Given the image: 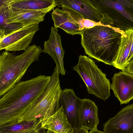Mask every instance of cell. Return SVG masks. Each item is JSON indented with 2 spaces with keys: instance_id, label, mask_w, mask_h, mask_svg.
<instances>
[{
  "instance_id": "1",
  "label": "cell",
  "mask_w": 133,
  "mask_h": 133,
  "mask_svg": "<svg viewBox=\"0 0 133 133\" xmlns=\"http://www.w3.org/2000/svg\"><path fill=\"white\" fill-rule=\"evenodd\" d=\"M50 77L40 75L21 81L3 96L0 100V126L17 123L45 91Z\"/></svg>"
},
{
  "instance_id": "2",
  "label": "cell",
  "mask_w": 133,
  "mask_h": 133,
  "mask_svg": "<svg viewBox=\"0 0 133 133\" xmlns=\"http://www.w3.org/2000/svg\"><path fill=\"white\" fill-rule=\"evenodd\" d=\"M124 31L109 25L85 28L81 34V44L85 53L98 62L111 65L117 56Z\"/></svg>"
},
{
  "instance_id": "3",
  "label": "cell",
  "mask_w": 133,
  "mask_h": 133,
  "mask_svg": "<svg viewBox=\"0 0 133 133\" xmlns=\"http://www.w3.org/2000/svg\"><path fill=\"white\" fill-rule=\"evenodd\" d=\"M43 50L34 44L17 55L5 51L0 56V96L13 88L24 75L31 65L39 61Z\"/></svg>"
},
{
  "instance_id": "4",
  "label": "cell",
  "mask_w": 133,
  "mask_h": 133,
  "mask_svg": "<svg viewBox=\"0 0 133 133\" xmlns=\"http://www.w3.org/2000/svg\"><path fill=\"white\" fill-rule=\"evenodd\" d=\"M59 73L56 66L44 92L31 105L18 119L17 122L40 119L42 123L59 109V99L62 90Z\"/></svg>"
},
{
  "instance_id": "5",
  "label": "cell",
  "mask_w": 133,
  "mask_h": 133,
  "mask_svg": "<svg viewBox=\"0 0 133 133\" xmlns=\"http://www.w3.org/2000/svg\"><path fill=\"white\" fill-rule=\"evenodd\" d=\"M101 14L103 25L125 31L133 30V0H90Z\"/></svg>"
},
{
  "instance_id": "6",
  "label": "cell",
  "mask_w": 133,
  "mask_h": 133,
  "mask_svg": "<svg viewBox=\"0 0 133 133\" xmlns=\"http://www.w3.org/2000/svg\"><path fill=\"white\" fill-rule=\"evenodd\" d=\"M73 69L85 83L89 94L94 95L104 101L110 96V81L93 60L85 55H80L78 63Z\"/></svg>"
},
{
  "instance_id": "7",
  "label": "cell",
  "mask_w": 133,
  "mask_h": 133,
  "mask_svg": "<svg viewBox=\"0 0 133 133\" xmlns=\"http://www.w3.org/2000/svg\"><path fill=\"white\" fill-rule=\"evenodd\" d=\"M39 23L31 22L0 40V50L8 51H25L29 46L36 33Z\"/></svg>"
},
{
  "instance_id": "8",
  "label": "cell",
  "mask_w": 133,
  "mask_h": 133,
  "mask_svg": "<svg viewBox=\"0 0 133 133\" xmlns=\"http://www.w3.org/2000/svg\"><path fill=\"white\" fill-rule=\"evenodd\" d=\"M103 127L105 133H133V104L122 108Z\"/></svg>"
},
{
  "instance_id": "9",
  "label": "cell",
  "mask_w": 133,
  "mask_h": 133,
  "mask_svg": "<svg viewBox=\"0 0 133 133\" xmlns=\"http://www.w3.org/2000/svg\"><path fill=\"white\" fill-rule=\"evenodd\" d=\"M82 99L75 95L72 89L65 88L61 94L59 104L73 129L80 128L79 110Z\"/></svg>"
},
{
  "instance_id": "10",
  "label": "cell",
  "mask_w": 133,
  "mask_h": 133,
  "mask_svg": "<svg viewBox=\"0 0 133 133\" xmlns=\"http://www.w3.org/2000/svg\"><path fill=\"white\" fill-rule=\"evenodd\" d=\"M111 88L120 104H126L133 99V74L122 71L112 78Z\"/></svg>"
},
{
  "instance_id": "11",
  "label": "cell",
  "mask_w": 133,
  "mask_h": 133,
  "mask_svg": "<svg viewBox=\"0 0 133 133\" xmlns=\"http://www.w3.org/2000/svg\"><path fill=\"white\" fill-rule=\"evenodd\" d=\"M57 28L52 27L48 40L43 44V52L49 55L55 62L59 74L64 75L66 71L63 64L64 51L61 43V36Z\"/></svg>"
},
{
  "instance_id": "12",
  "label": "cell",
  "mask_w": 133,
  "mask_h": 133,
  "mask_svg": "<svg viewBox=\"0 0 133 133\" xmlns=\"http://www.w3.org/2000/svg\"><path fill=\"white\" fill-rule=\"evenodd\" d=\"M98 112V107L93 101L82 99L79 110L80 128L90 131L97 129L99 123Z\"/></svg>"
},
{
  "instance_id": "13",
  "label": "cell",
  "mask_w": 133,
  "mask_h": 133,
  "mask_svg": "<svg viewBox=\"0 0 133 133\" xmlns=\"http://www.w3.org/2000/svg\"><path fill=\"white\" fill-rule=\"evenodd\" d=\"M57 6L70 8L81 14L86 19L101 23V14L89 0H57Z\"/></svg>"
},
{
  "instance_id": "14",
  "label": "cell",
  "mask_w": 133,
  "mask_h": 133,
  "mask_svg": "<svg viewBox=\"0 0 133 133\" xmlns=\"http://www.w3.org/2000/svg\"><path fill=\"white\" fill-rule=\"evenodd\" d=\"M12 11H35L53 9L57 6V0H4Z\"/></svg>"
},
{
  "instance_id": "15",
  "label": "cell",
  "mask_w": 133,
  "mask_h": 133,
  "mask_svg": "<svg viewBox=\"0 0 133 133\" xmlns=\"http://www.w3.org/2000/svg\"><path fill=\"white\" fill-rule=\"evenodd\" d=\"M51 15L54 27L60 28L72 35L82 34L83 30L66 10L56 8L53 10Z\"/></svg>"
},
{
  "instance_id": "16",
  "label": "cell",
  "mask_w": 133,
  "mask_h": 133,
  "mask_svg": "<svg viewBox=\"0 0 133 133\" xmlns=\"http://www.w3.org/2000/svg\"><path fill=\"white\" fill-rule=\"evenodd\" d=\"M133 56V30L124 32L122 35L117 59L113 66L124 71L127 64Z\"/></svg>"
},
{
  "instance_id": "17",
  "label": "cell",
  "mask_w": 133,
  "mask_h": 133,
  "mask_svg": "<svg viewBox=\"0 0 133 133\" xmlns=\"http://www.w3.org/2000/svg\"><path fill=\"white\" fill-rule=\"evenodd\" d=\"M52 10L48 9L35 11H12L7 6L6 11L9 23L24 25L31 22H36L39 23L43 21L46 14Z\"/></svg>"
},
{
  "instance_id": "18",
  "label": "cell",
  "mask_w": 133,
  "mask_h": 133,
  "mask_svg": "<svg viewBox=\"0 0 133 133\" xmlns=\"http://www.w3.org/2000/svg\"><path fill=\"white\" fill-rule=\"evenodd\" d=\"M40 119L34 118L14 124L0 126V133H46Z\"/></svg>"
},
{
  "instance_id": "19",
  "label": "cell",
  "mask_w": 133,
  "mask_h": 133,
  "mask_svg": "<svg viewBox=\"0 0 133 133\" xmlns=\"http://www.w3.org/2000/svg\"><path fill=\"white\" fill-rule=\"evenodd\" d=\"M42 123L43 128L56 133H72L73 131L62 106L54 114Z\"/></svg>"
},
{
  "instance_id": "20",
  "label": "cell",
  "mask_w": 133,
  "mask_h": 133,
  "mask_svg": "<svg viewBox=\"0 0 133 133\" xmlns=\"http://www.w3.org/2000/svg\"><path fill=\"white\" fill-rule=\"evenodd\" d=\"M0 40L18 30L24 25L9 23L6 11L7 5L4 0H0Z\"/></svg>"
},
{
  "instance_id": "21",
  "label": "cell",
  "mask_w": 133,
  "mask_h": 133,
  "mask_svg": "<svg viewBox=\"0 0 133 133\" xmlns=\"http://www.w3.org/2000/svg\"><path fill=\"white\" fill-rule=\"evenodd\" d=\"M58 7H61L62 9L68 12L72 17L79 24L83 30L85 28H89L96 25H103L101 23H97L85 19L81 14L70 8L64 6H58Z\"/></svg>"
},
{
  "instance_id": "22",
  "label": "cell",
  "mask_w": 133,
  "mask_h": 133,
  "mask_svg": "<svg viewBox=\"0 0 133 133\" xmlns=\"http://www.w3.org/2000/svg\"><path fill=\"white\" fill-rule=\"evenodd\" d=\"M124 71L133 74V56L127 63Z\"/></svg>"
},
{
  "instance_id": "23",
  "label": "cell",
  "mask_w": 133,
  "mask_h": 133,
  "mask_svg": "<svg viewBox=\"0 0 133 133\" xmlns=\"http://www.w3.org/2000/svg\"><path fill=\"white\" fill-rule=\"evenodd\" d=\"M89 132L88 130L80 128L77 129H73L72 133H89Z\"/></svg>"
},
{
  "instance_id": "24",
  "label": "cell",
  "mask_w": 133,
  "mask_h": 133,
  "mask_svg": "<svg viewBox=\"0 0 133 133\" xmlns=\"http://www.w3.org/2000/svg\"><path fill=\"white\" fill-rule=\"evenodd\" d=\"M89 133H105L103 131H102L96 129L92 131L89 132Z\"/></svg>"
},
{
  "instance_id": "25",
  "label": "cell",
  "mask_w": 133,
  "mask_h": 133,
  "mask_svg": "<svg viewBox=\"0 0 133 133\" xmlns=\"http://www.w3.org/2000/svg\"><path fill=\"white\" fill-rule=\"evenodd\" d=\"M46 133H56L49 130H47Z\"/></svg>"
}]
</instances>
